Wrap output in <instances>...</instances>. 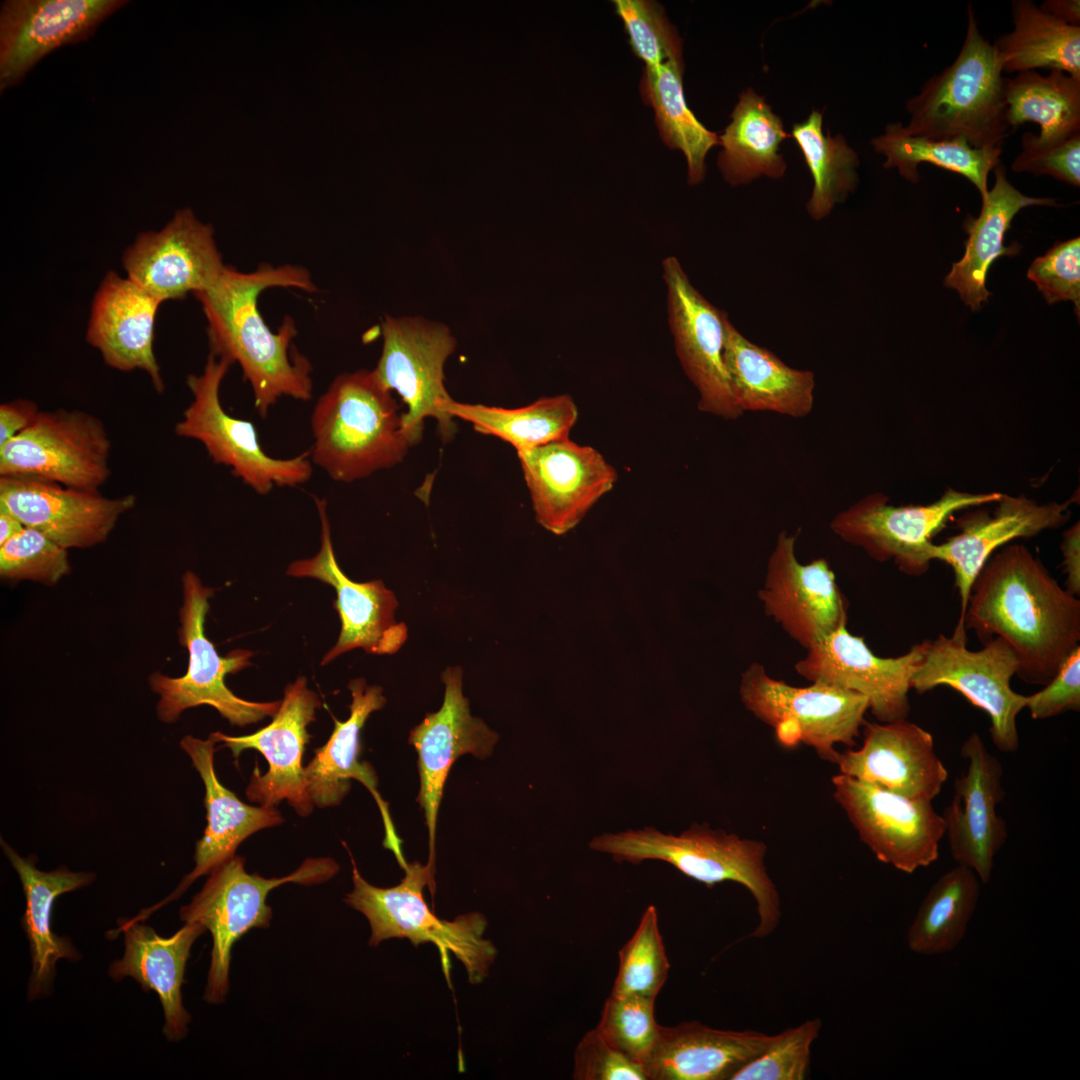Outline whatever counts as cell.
Listing matches in <instances>:
<instances>
[{
    "instance_id": "6da1fadb",
    "label": "cell",
    "mask_w": 1080,
    "mask_h": 1080,
    "mask_svg": "<svg viewBox=\"0 0 1080 1080\" xmlns=\"http://www.w3.org/2000/svg\"><path fill=\"white\" fill-rule=\"evenodd\" d=\"M982 643L1000 637L1013 649L1016 675L1045 685L1080 646V601L1023 545L998 549L977 575L963 616Z\"/></svg>"
},
{
    "instance_id": "7a4b0ae2",
    "label": "cell",
    "mask_w": 1080,
    "mask_h": 1080,
    "mask_svg": "<svg viewBox=\"0 0 1080 1080\" xmlns=\"http://www.w3.org/2000/svg\"><path fill=\"white\" fill-rule=\"evenodd\" d=\"M270 287L316 290L306 269L266 264L249 273L226 267L213 286L194 294L208 323L210 354L239 364L261 417L281 397L308 401L313 391L309 360L291 350L293 319L285 317L275 333L259 313L258 296Z\"/></svg>"
},
{
    "instance_id": "3957f363",
    "label": "cell",
    "mask_w": 1080,
    "mask_h": 1080,
    "mask_svg": "<svg viewBox=\"0 0 1080 1080\" xmlns=\"http://www.w3.org/2000/svg\"><path fill=\"white\" fill-rule=\"evenodd\" d=\"M310 423L311 461L339 482L391 468L412 447L391 391L373 370L338 375L318 399Z\"/></svg>"
},
{
    "instance_id": "277c9868",
    "label": "cell",
    "mask_w": 1080,
    "mask_h": 1080,
    "mask_svg": "<svg viewBox=\"0 0 1080 1080\" xmlns=\"http://www.w3.org/2000/svg\"><path fill=\"white\" fill-rule=\"evenodd\" d=\"M967 14L958 56L906 101L910 120L903 129L909 135L929 139L961 138L978 149L1002 148L1013 133L1005 102L1007 78L993 44L980 32L970 4Z\"/></svg>"
},
{
    "instance_id": "5b68a950",
    "label": "cell",
    "mask_w": 1080,
    "mask_h": 1080,
    "mask_svg": "<svg viewBox=\"0 0 1080 1080\" xmlns=\"http://www.w3.org/2000/svg\"><path fill=\"white\" fill-rule=\"evenodd\" d=\"M589 846L610 854L618 862H667L707 887L725 881L743 885L755 899L759 916L756 928L747 938L766 937L779 924L780 897L766 869L767 847L762 841L693 824L679 835L665 834L653 827L603 834L593 838Z\"/></svg>"
},
{
    "instance_id": "8992f818",
    "label": "cell",
    "mask_w": 1080,
    "mask_h": 1080,
    "mask_svg": "<svg viewBox=\"0 0 1080 1080\" xmlns=\"http://www.w3.org/2000/svg\"><path fill=\"white\" fill-rule=\"evenodd\" d=\"M353 890L345 902L361 912L369 921V945L392 939H408L414 946L433 943L439 950L442 968L449 981L452 952L463 963L470 982L479 983L488 975L497 951L491 941L483 938L486 918L479 913L458 916L453 921L442 920L431 912L424 896L426 885L434 891V869L418 861L406 863L405 876L393 887L380 888L367 882L351 857Z\"/></svg>"
},
{
    "instance_id": "52a82bcc",
    "label": "cell",
    "mask_w": 1080,
    "mask_h": 1080,
    "mask_svg": "<svg viewBox=\"0 0 1080 1080\" xmlns=\"http://www.w3.org/2000/svg\"><path fill=\"white\" fill-rule=\"evenodd\" d=\"M339 865L331 858H308L293 873L264 878L245 869L239 855L217 866L191 902L180 909L185 923L202 925L212 935L213 946L204 1000L221 1004L229 990V969L234 943L252 928L270 925L269 892L286 883L314 885L331 879Z\"/></svg>"
},
{
    "instance_id": "ba28073f",
    "label": "cell",
    "mask_w": 1080,
    "mask_h": 1080,
    "mask_svg": "<svg viewBox=\"0 0 1080 1080\" xmlns=\"http://www.w3.org/2000/svg\"><path fill=\"white\" fill-rule=\"evenodd\" d=\"M183 605L179 611V643L189 654L186 673L177 678L154 673L151 689L160 696L157 715L164 723L175 722L181 713L192 707H214L232 725L246 726L266 717H273L281 701L254 702L236 696L225 685L224 677L251 666L253 653L235 649L220 656L205 634L208 599L213 589L204 586L191 571L182 577Z\"/></svg>"
},
{
    "instance_id": "9c48e42d",
    "label": "cell",
    "mask_w": 1080,
    "mask_h": 1080,
    "mask_svg": "<svg viewBox=\"0 0 1080 1080\" xmlns=\"http://www.w3.org/2000/svg\"><path fill=\"white\" fill-rule=\"evenodd\" d=\"M739 694L744 707L772 727L782 745L803 743L835 764L840 753L836 745L856 744L869 710L861 694L820 682L792 686L768 675L758 662L742 673Z\"/></svg>"
},
{
    "instance_id": "30bf717a",
    "label": "cell",
    "mask_w": 1080,
    "mask_h": 1080,
    "mask_svg": "<svg viewBox=\"0 0 1080 1080\" xmlns=\"http://www.w3.org/2000/svg\"><path fill=\"white\" fill-rule=\"evenodd\" d=\"M231 365L210 354L200 374L187 376L193 399L175 424V434L199 441L215 464L229 467L259 495L276 486L304 484L313 471L310 451L286 459L272 457L263 450L254 424L223 408L220 387Z\"/></svg>"
},
{
    "instance_id": "8fae6325",
    "label": "cell",
    "mask_w": 1080,
    "mask_h": 1080,
    "mask_svg": "<svg viewBox=\"0 0 1080 1080\" xmlns=\"http://www.w3.org/2000/svg\"><path fill=\"white\" fill-rule=\"evenodd\" d=\"M922 643L923 659L911 679V689L919 694L938 686L958 691L989 716L995 746L1003 752H1015L1019 747L1016 720L1025 709L1026 696L1011 688L1019 667L1011 646L993 637L982 649L971 651L966 634L955 632Z\"/></svg>"
},
{
    "instance_id": "7c38bea8",
    "label": "cell",
    "mask_w": 1080,
    "mask_h": 1080,
    "mask_svg": "<svg viewBox=\"0 0 1080 1080\" xmlns=\"http://www.w3.org/2000/svg\"><path fill=\"white\" fill-rule=\"evenodd\" d=\"M1001 494L948 488L930 504L895 506L885 494L873 493L835 515L830 529L872 559L893 561L904 574L918 577L929 569L932 538L951 516L959 510L996 503Z\"/></svg>"
},
{
    "instance_id": "4fadbf2b",
    "label": "cell",
    "mask_w": 1080,
    "mask_h": 1080,
    "mask_svg": "<svg viewBox=\"0 0 1080 1080\" xmlns=\"http://www.w3.org/2000/svg\"><path fill=\"white\" fill-rule=\"evenodd\" d=\"M111 440L103 422L80 410L40 411L0 446V477L98 490L110 477Z\"/></svg>"
},
{
    "instance_id": "5bb4252c",
    "label": "cell",
    "mask_w": 1080,
    "mask_h": 1080,
    "mask_svg": "<svg viewBox=\"0 0 1080 1080\" xmlns=\"http://www.w3.org/2000/svg\"><path fill=\"white\" fill-rule=\"evenodd\" d=\"M382 336L381 356L373 371L407 405L402 428L412 446L422 439L426 418L437 421L443 439L451 438L455 425L444 411L452 399L444 386V365L456 341L449 328L421 317H386Z\"/></svg>"
},
{
    "instance_id": "9a60e30c",
    "label": "cell",
    "mask_w": 1080,
    "mask_h": 1080,
    "mask_svg": "<svg viewBox=\"0 0 1080 1080\" xmlns=\"http://www.w3.org/2000/svg\"><path fill=\"white\" fill-rule=\"evenodd\" d=\"M833 797L876 858L911 874L938 859L945 822L932 800L911 798L844 774Z\"/></svg>"
},
{
    "instance_id": "2e32d148",
    "label": "cell",
    "mask_w": 1080,
    "mask_h": 1080,
    "mask_svg": "<svg viewBox=\"0 0 1080 1080\" xmlns=\"http://www.w3.org/2000/svg\"><path fill=\"white\" fill-rule=\"evenodd\" d=\"M321 706L319 696L307 687L305 677H298L285 687L280 706L267 726L243 736L210 734L216 743L222 742L223 747L230 749L235 758L246 749H255L265 757L269 768L261 774L256 763L246 788L249 801L276 807L286 800L301 817L312 813L314 803L307 788L303 755L311 739L307 727L315 721L316 710Z\"/></svg>"
},
{
    "instance_id": "e0dca14e",
    "label": "cell",
    "mask_w": 1080,
    "mask_h": 1080,
    "mask_svg": "<svg viewBox=\"0 0 1080 1080\" xmlns=\"http://www.w3.org/2000/svg\"><path fill=\"white\" fill-rule=\"evenodd\" d=\"M923 659V643L897 657L874 654L864 639L842 625L806 650L796 672L812 682L853 691L867 698L878 722L907 719L911 679Z\"/></svg>"
},
{
    "instance_id": "ac0fdd59",
    "label": "cell",
    "mask_w": 1080,
    "mask_h": 1080,
    "mask_svg": "<svg viewBox=\"0 0 1080 1080\" xmlns=\"http://www.w3.org/2000/svg\"><path fill=\"white\" fill-rule=\"evenodd\" d=\"M798 533L782 530L758 591L764 612L806 650L847 623L848 603L825 558L799 562Z\"/></svg>"
},
{
    "instance_id": "d6986e66",
    "label": "cell",
    "mask_w": 1080,
    "mask_h": 1080,
    "mask_svg": "<svg viewBox=\"0 0 1080 1080\" xmlns=\"http://www.w3.org/2000/svg\"><path fill=\"white\" fill-rule=\"evenodd\" d=\"M126 277L160 303L213 286L227 266L214 229L190 208L177 210L164 227L140 233L122 256Z\"/></svg>"
},
{
    "instance_id": "ffe728a7",
    "label": "cell",
    "mask_w": 1080,
    "mask_h": 1080,
    "mask_svg": "<svg viewBox=\"0 0 1080 1080\" xmlns=\"http://www.w3.org/2000/svg\"><path fill=\"white\" fill-rule=\"evenodd\" d=\"M314 501L321 521L320 550L311 558L292 562L286 573L292 577L315 578L336 591L333 605L339 614L341 630L321 665L355 648L377 655L396 653L408 638V628L395 620L398 607L395 594L382 580L355 582L344 574L333 549L327 502L317 497Z\"/></svg>"
},
{
    "instance_id": "44dd1931",
    "label": "cell",
    "mask_w": 1080,
    "mask_h": 1080,
    "mask_svg": "<svg viewBox=\"0 0 1080 1080\" xmlns=\"http://www.w3.org/2000/svg\"><path fill=\"white\" fill-rule=\"evenodd\" d=\"M667 304L676 352L699 393L698 409L733 420L738 408L724 364V322L727 314L711 304L690 282L679 261H663Z\"/></svg>"
},
{
    "instance_id": "7402d4cb",
    "label": "cell",
    "mask_w": 1080,
    "mask_h": 1080,
    "mask_svg": "<svg viewBox=\"0 0 1080 1080\" xmlns=\"http://www.w3.org/2000/svg\"><path fill=\"white\" fill-rule=\"evenodd\" d=\"M126 0H5L0 5V91L48 54L90 38Z\"/></svg>"
},
{
    "instance_id": "603a6c76",
    "label": "cell",
    "mask_w": 1080,
    "mask_h": 1080,
    "mask_svg": "<svg viewBox=\"0 0 1080 1080\" xmlns=\"http://www.w3.org/2000/svg\"><path fill=\"white\" fill-rule=\"evenodd\" d=\"M536 521L562 535L574 528L617 481L593 447L567 438L517 452Z\"/></svg>"
},
{
    "instance_id": "cb8c5ba5",
    "label": "cell",
    "mask_w": 1080,
    "mask_h": 1080,
    "mask_svg": "<svg viewBox=\"0 0 1080 1080\" xmlns=\"http://www.w3.org/2000/svg\"><path fill=\"white\" fill-rule=\"evenodd\" d=\"M445 685L441 708L427 713L409 734L408 742L418 755L420 790L417 802L424 811L429 833V859L434 869L435 833L443 789L455 761L465 754L489 757L498 735L486 723L471 715L469 701L463 695L461 667H448L441 675Z\"/></svg>"
},
{
    "instance_id": "d4e9b609",
    "label": "cell",
    "mask_w": 1080,
    "mask_h": 1080,
    "mask_svg": "<svg viewBox=\"0 0 1080 1080\" xmlns=\"http://www.w3.org/2000/svg\"><path fill=\"white\" fill-rule=\"evenodd\" d=\"M135 504L133 494L109 498L99 490L0 477V507L67 550L104 542L119 518Z\"/></svg>"
},
{
    "instance_id": "484cf974",
    "label": "cell",
    "mask_w": 1080,
    "mask_h": 1080,
    "mask_svg": "<svg viewBox=\"0 0 1080 1080\" xmlns=\"http://www.w3.org/2000/svg\"><path fill=\"white\" fill-rule=\"evenodd\" d=\"M967 770L954 781L950 805L944 810L945 835L957 865L989 882L994 860L1007 838L1006 823L997 812L1004 798L1003 767L977 733L962 744Z\"/></svg>"
},
{
    "instance_id": "4316f807",
    "label": "cell",
    "mask_w": 1080,
    "mask_h": 1080,
    "mask_svg": "<svg viewBox=\"0 0 1080 1080\" xmlns=\"http://www.w3.org/2000/svg\"><path fill=\"white\" fill-rule=\"evenodd\" d=\"M996 503L992 513L979 510L959 518V533L929 549L931 561H942L953 570L960 598L957 632H966L963 616L970 591L988 559L1007 543L1056 529L1070 518L1069 502L1039 504L1024 495L1001 494Z\"/></svg>"
},
{
    "instance_id": "83f0119b",
    "label": "cell",
    "mask_w": 1080,
    "mask_h": 1080,
    "mask_svg": "<svg viewBox=\"0 0 1080 1080\" xmlns=\"http://www.w3.org/2000/svg\"><path fill=\"white\" fill-rule=\"evenodd\" d=\"M863 726L862 746L839 753L841 774L911 798L933 800L940 793L948 771L928 731L907 719Z\"/></svg>"
},
{
    "instance_id": "f1b7e54d",
    "label": "cell",
    "mask_w": 1080,
    "mask_h": 1080,
    "mask_svg": "<svg viewBox=\"0 0 1080 1080\" xmlns=\"http://www.w3.org/2000/svg\"><path fill=\"white\" fill-rule=\"evenodd\" d=\"M352 702L350 716L345 721L334 718V729L328 741L314 750V756L305 766L308 792L314 805L324 808L339 805L351 789V780L359 781L373 796L382 816L385 837L383 844L395 855L401 868L407 863L392 822L388 803L379 793L376 772L369 762L359 760L361 730L374 711L386 704L383 689L369 686L363 678L348 684Z\"/></svg>"
},
{
    "instance_id": "f546056e",
    "label": "cell",
    "mask_w": 1080,
    "mask_h": 1080,
    "mask_svg": "<svg viewBox=\"0 0 1080 1080\" xmlns=\"http://www.w3.org/2000/svg\"><path fill=\"white\" fill-rule=\"evenodd\" d=\"M216 744L211 735L206 740L188 735L180 742L204 783L207 826L196 843L193 870L168 897L141 911L134 921L147 919L157 909L176 900L196 879L209 875L217 866L234 858L238 846L252 834L284 822L275 807L246 804L219 781L214 768Z\"/></svg>"
},
{
    "instance_id": "4dcf8cb0",
    "label": "cell",
    "mask_w": 1080,
    "mask_h": 1080,
    "mask_svg": "<svg viewBox=\"0 0 1080 1080\" xmlns=\"http://www.w3.org/2000/svg\"><path fill=\"white\" fill-rule=\"evenodd\" d=\"M160 304L128 277L109 271L93 297L86 331L87 343L107 366L144 371L158 393L165 390L153 348Z\"/></svg>"
},
{
    "instance_id": "1f68e13d",
    "label": "cell",
    "mask_w": 1080,
    "mask_h": 1080,
    "mask_svg": "<svg viewBox=\"0 0 1080 1080\" xmlns=\"http://www.w3.org/2000/svg\"><path fill=\"white\" fill-rule=\"evenodd\" d=\"M205 931L202 925L185 923L164 938L142 921L122 919L113 932H123L125 949L122 958L109 966V976L114 981L132 977L142 989L156 992L164 1014L163 1035L169 1041H179L188 1032L191 1018L183 1006L181 988L191 947Z\"/></svg>"
},
{
    "instance_id": "d6a6232c",
    "label": "cell",
    "mask_w": 1080,
    "mask_h": 1080,
    "mask_svg": "<svg viewBox=\"0 0 1080 1080\" xmlns=\"http://www.w3.org/2000/svg\"><path fill=\"white\" fill-rule=\"evenodd\" d=\"M773 1037L754 1030L716 1029L698 1021L661 1026L644 1070L648 1080H731Z\"/></svg>"
},
{
    "instance_id": "836d02e7",
    "label": "cell",
    "mask_w": 1080,
    "mask_h": 1080,
    "mask_svg": "<svg viewBox=\"0 0 1080 1080\" xmlns=\"http://www.w3.org/2000/svg\"><path fill=\"white\" fill-rule=\"evenodd\" d=\"M724 364L734 400L742 413L774 412L793 418L809 415L814 404L812 371L786 365L770 350L724 322Z\"/></svg>"
},
{
    "instance_id": "e575fe53",
    "label": "cell",
    "mask_w": 1080,
    "mask_h": 1080,
    "mask_svg": "<svg viewBox=\"0 0 1080 1080\" xmlns=\"http://www.w3.org/2000/svg\"><path fill=\"white\" fill-rule=\"evenodd\" d=\"M1 846L20 878L26 900L21 925L29 942L32 959V972L27 989V997L31 1001L50 992L58 960L77 961L81 958L68 938L53 932V904L58 896L91 884L95 875L89 872H73L66 867L49 872L41 871L36 867L34 859L20 856L3 840Z\"/></svg>"
},
{
    "instance_id": "d590c367",
    "label": "cell",
    "mask_w": 1080,
    "mask_h": 1080,
    "mask_svg": "<svg viewBox=\"0 0 1080 1080\" xmlns=\"http://www.w3.org/2000/svg\"><path fill=\"white\" fill-rule=\"evenodd\" d=\"M993 187L981 197L982 207L977 218L969 217L964 222L968 233L963 257L953 263L950 273L945 278V285L955 289L961 300L971 310L981 309L991 293L986 288V279L992 263L1000 256L1016 255L1021 246L1014 243L1005 246V234L1010 228L1015 215L1029 206H1057L1056 200L1049 197H1031L1017 190L1006 177L1000 165L994 169Z\"/></svg>"
},
{
    "instance_id": "8d00e7d4",
    "label": "cell",
    "mask_w": 1080,
    "mask_h": 1080,
    "mask_svg": "<svg viewBox=\"0 0 1080 1080\" xmlns=\"http://www.w3.org/2000/svg\"><path fill=\"white\" fill-rule=\"evenodd\" d=\"M730 118L719 136L722 150L717 161L725 181L738 186L761 176L782 178L787 164L779 153L780 145L791 135L765 98L747 88L739 95Z\"/></svg>"
},
{
    "instance_id": "74e56055",
    "label": "cell",
    "mask_w": 1080,
    "mask_h": 1080,
    "mask_svg": "<svg viewBox=\"0 0 1080 1080\" xmlns=\"http://www.w3.org/2000/svg\"><path fill=\"white\" fill-rule=\"evenodd\" d=\"M1013 30L993 47L1004 73L1046 68L1080 79V26L1068 25L1031 0L1011 2Z\"/></svg>"
},
{
    "instance_id": "f35d334b",
    "label": "cell",
    "mask_w": 1080,
    "mask_h": 1080,
    "mask_svg": "<svg viewBox=\"0 0 1080 1080\" xmlns=\"http://www.w3.org/2000/svg\"><path fill=\"white\" fill-rule=\"evenodd\" d=\"M871 145L885 156L884 168H896L912 183L919 181V165L931 164L965 177L981 197L988 191V175L1000 166L1002 154V148L978 149L961 138L936 140L909 135L900 122L887 124Z\"/></svg>"
},
{
    "instance_id": "ab89813d",
    "label": "cell",
    "mask_w": 1080,
    "mask_h": 1080,
    "mask_svg": "<svg viewBox=\"0 0 1080 1080\" xmlns=\"http://www.w3.org/2000/svg\"><path fill=\"white\" fill-rule=\"evenodd\" d=\"M683 60L671 59L655 68H645L641 93L655 112V121L663 142L683 152L688 168V182H702L706 174L708 151L719 144L716 133L708 130L686 104L683 90Z\"/></svg>"
},
{
    "instance_id": "60d3db41",
    "label": "cell",
    "mask_w": 1080,
    "mask_h": 1080,
    "mask_svg": "<svg viewBox=\"0 0 1080 1080\" xmlns=\"http://www.w3.org/2000/svg\"><path fill=\"white\" fill-rule=\"evenodd\" d=\"M444 411L471 423L479 433L508 442L517 452L569 437L578 418L577 406L569 395L542 397L511 409L451 399Z\"/></svg>"
},
{
    "instance_id": "b9f144b4",
    "label": "cell",
    "mask_w": 1080,
    "mask_h": 1080,
    "mask_svg": "<svg viewBox=\"0 0 1080 1080\" xmlns=\"http://www.w3.org/2000/svg\"><path fill=\"white\" fill-rule=\"evenodd\" d=\"M1005 102L1012 131L1034 122L1040 126L1037 139L1046 143L1080 133V79L1064 72L1051 70L1043 76L1026 71L1007 78Z\"/></svg>"
},
{
    "instance_id": "7bdbcfd3",
    "label": "cell",
    "mask_w": 1080,
    "mask_h": 1080,
    "mask_svg": "<svg viewBox=\"0 0 1080 1080\" xmlns=\"http://www.w3.org/2000/svg\"><path fill=\"white\" fill-rule=\"evenodd\" d=\"M980 882L974 871L960 865L940 876L927 892L908 929L910 950L935 956L956 948L977 907Z\"/></svg>"
},
{
    "instance_id": "ee69618b",
    "label": "cell",
    "mask_w": 1080,
    "mask_h": 1080,
    "mask_svg": "<svg viewBox=\"0 0 1080 1080\" xmlns=\"http://www.w3.org/2000/svg\"><path fill=\"white\" fill-rule=\"evenodd\" d=\"M823 115L813 109L801 123L793 125L791 136L804 156L813 178V190L806 204L816 221L827 217L846 200L859 183V157L841 134L835 137L822 130Z\"/></svg>"
},
{
    "instance_id": "f6af8a7d",
    "label": "cell",
    "mask_w": 1080,
    "mask_h": 1080,
    "mask_svg": "<svg viewBox=\"0 0 1080 1080\" xmlns=\"http://www.w3.org/2000/svg\"><path fill=\"white\" fill-rule=\"evenodd\" d=\"M669 969L657 909L650 905L642 914L633 936L619 951V968L611 994L656 999Z\"/></svg>"
},
{
    "instance_id": "bcb514c9",
    "label": "cell",
    "mask_w": 1080,
    "mask_h": 1080,
    "mask_svg": "<svg viewBox=\"0 0 1080 1080\" xmlns=\"http://www.w3.org/2000/svg\"><path fill=\"white\" fill-rule=\"evenodd\" d=\"M654 1007L655 998L610 994L596 1027L608 1043L643 1068L661 1027L655 1020Z\"/></svg>"
},
{
    "instance_id": "7dc6e473",
    "label": "cell",
    "mask_w": 1080,
    "mask_h": 1080,
    "mask_svg": "<svg viewBox=\"0 0 1080 1080\" xmlns=\"http://www.w3.org/2000/svg\"><path fill=\"white\" fill-rule=\"evenodd\" d=\"M821 1026V1020L815 1018L774 1035L767 1048L731 1080H804L810 1067L811 1046Z\"/></svg>"
},
{
    "instance_id": "c3c4849f",
    "label": "cell",
    "mask_w": 1080,
    "mask_h": 1080,
    "mask_svg": "<svg viewBox=\"0 0 1080 1080\" xmlns=\"http://www.w3.org/2000/svg\"><path fill=\"white\" fill-rule=\"evenodd\" d=\"M613 3L634 54L646 68L682 58L680 36L659 3L650 0H615Z\"/></svg>"
},
{
    "instance_id": "681fc988",
    "label": "cell",
    "mask_w": 1080,
    "mask_h": 1080,
    "mask_svg": "<svg viewBox=\"0 0 1080 1080\" xmlns=\"http://www.w3.org/2000/svg\"><path fill=\"white\" fill-rule=\"evenodd\" d=\"M67 551L38 530L25 527L0 546V575L54 585L71 571Z\"/></svg>"
},
{
    "instance_id": "f907efd6",
    "label": "cell",
    "mask_w": 1080,
    "mask_h": 1080,
    "mask_svg": "<svg viewBox=\"0 0 1080 1080\" xmlns=\"http://www.w3.org/2000/svg\"><path fill=\"white\" fill-rule=\"evenodd\" d=\"M1027 277L1033 281L1047 303L1072 301L1075 313L1080 310V239L1055 244L1030 265Z\"/></svg>"
},
{
    "instance_id": "816d5d0a",
    "label": "cell",
    "mask_w": 1080,
    "mask_h": 1080,
    "mask_svg": "<svg viewBox=\"0 0 1080 1080\" xmlns=\"http://www.w3.org/2000/svg\"><path fill=\"white\" fill-rule=\"evenodd\" d=\"M1016 172L1036 176L1049 175L1075 187L1080 185V133L1057 143L1039 141L1026 132L1021 138V151L1011 164Z\"/></svg>"
},
{
    "instance_id": "f5cc1de1",
    "label": "cell",
    "mask_w": 1080,
    "mask_h": 1080,
    "mask_svg": "<svg viewBox=\"0 0 1080 1080\" xmlns=\"http://www.w3.org/2000/svg\"><path fill=\"white\" fill-rule=\"evenodd\" d=\"M576 1080H648L642 1065L613 1047L597 1028L589 1030L574 1053Z\"/></svg>"
},
{
    "instance_id": "db71d44e",
    "label": "cell",
    "mask_w": 1080,
    "mask_h": 1080,
    "mask_svg": "<svg viewBox=\"0 0 1080 1080\" xmlns=\"http://www.w3.org/2000/svg\"><path fill=\"white\" fill-rule=\"evenodd\" d=\"M1025 708L1035 720L1080 710V646L1063 661L1043 689L1026 696Z\"/></svg>"
},
{
    "instance_id": "11a10c76",
    "label": "cell",
    "mask_w": 1080,
    "mask_h": 1080,
    "mask_svg": "<svg viewBox=\"0 0 1080 1080\" xmlns=\"http://www.w3.org/2000/svg\"><path fill=\"white\" fill-rule=\"evenodd\" d=\"M37 404L29 399H15L0 405V446L23 432L38 416Z\"/></svg>"
},
{
    "instance_id": "9f6ffc18",
    "label": "cell",
    "mask_w": 1080,
    "mask_h": 1080,
    "mask_svg": "<svg viewBox=\"0 0 1080 1080\" xmlns=\"http://www.w3.org/2000/svg\"><path fill=\"white\" fill-rule=\"evenodd\" d=\"M1065 589L1074 596L1080 594V526L1079 521L1063 533L1061 542Z\"/></svg>"
},
{
    "instance_id": "6f0895ef",
    "label": "cell",
    "mask_w": 1080,
    "mask_h": 1080,
    "mask_svg": "<svg viewBox=\"0 0 1080 1080\" xmlns=\"http://www.w3.org/2000/svg\"><path fill=\"white\" fill-rule=\"evenodd\" d=\"M1039 8L1068 25L1080 26L1079 0H1046Z\"/></svg>"
},
{
    "instance_id": "680465c9",
    "label": "cell",
    "mask_w": 1080,
    "mask_h": 1080,
    "mask_svg": "<svg viewBox=\"0 0 1080 1080\" xmlns=\"http://www.w3.org/2000/svg\"><path fill=\"white\" fill-rule=\"evenodd\" d=\"M25 526L9 511L0 507V546L20 533Z\"/></svg>"
}]
</instances>
